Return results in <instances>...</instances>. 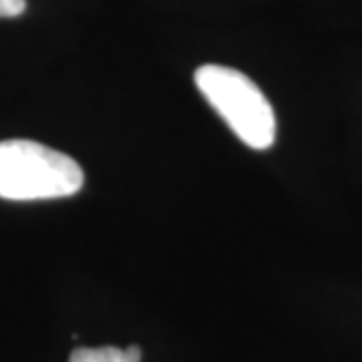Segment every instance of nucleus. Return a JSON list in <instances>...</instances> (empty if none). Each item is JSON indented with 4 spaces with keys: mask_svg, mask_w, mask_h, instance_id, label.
<instances>
[{
    "mask_svg": "<svg viewBox=\"0 0 362 362\" xmlns=\"http://www.w3.org/2000/svg\"><path fill=\"white\" fill-rule=\"evenodd\" d=\"M26 12V0H0V17L10 19Z\"/></svg>",
    "mask_w": 362,
    "mask_h": 362,
    "instance_id": "4",
    "label": "nucleus"
},
{
    "mask_svg": "<svg viewBox=\"0 0 362 362\" xmlns=\"http://www.w3.org/2000/svg\"><path fill=\"white\" fill-rule=\"evenodd\" d=\"M195 88L221 115L243 144L266 151L275 141V113L259 85L245 74L219 64H205L193 76Z\"/></svg>",
    "mask_w": 362,
    "mask_h": 362,
    "instance_id": "2",
    "label": "nucleus"
},
{
    "mask_svg": "<svg viewBox=\"0 0 362 362\" xmlns=\"http://www.w3.org/2000/svg\"><path fill=\"white\" fill-rule=\"evenodd\" d=\"M139 360H141L139 346H127V349H115V346L76 349L69 358V362H139Z\"/></svg>",
    "mask_w": 362,
    "mask_h": 362,
    "instance_id": "3",
    "label": "nucleus"
},
{
    "mask_svg": "<svg viewBox=\"0 0 362 362\" xmlns=\"http://www.w3.org/2000/svg\"><path fill=\"white\" fill-rule=\"evenodd\" d=\"M85 184L83 168L74 158L38 141H0V198L54 200L76 195Z\"/></svg>",
    "mask_w": 362,
    "mask_h": 362,
    "instance_id": "1",
    "label": "nucleus"
}]
</instances>
